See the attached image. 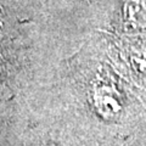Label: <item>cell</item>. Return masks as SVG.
<instances>
[{
    "instance_id": "3",
    "label": "cell",
    "mask_w": 146,
    "mask_h": 146,
    "mask_svg": "<svg viewBox=\"0 0 146 146\" xmlns=\"http://www.w3.org/2000/svg\"><path fill=\"white\" fill-rule=\"evenodd\" d=\"M130 62L136 72L146 76V44L131 49Z\"/></svg>"
},
{
    "instance_id": "2",
    "label": "cell",
    "mask_w": 146,
    "mask_h": 146,
    "mask_svg": "<svg viewBox=\"0 0 146 146\" xmlns=\"http://www.w3.org/2000/svg\"><path fill=\"white\" fill-rule=\"evenodd\" d=\"M123 13L131 28H146V6L141 0H127Z\"/></svg>"
},
{
    "instance_id": "4",
    "label": "cell",
    "mask_w": 146,
    "mask_h": 146,
    "mask_svg": "<svg viewBox=\"0 0 146 146\" xmlns=\"http://www.w3.org/2000/svg\"><path fill=\"white\" fill-rule=\"evenodd\" d=\"M36 146H58V145H56L55 143H51V141H44V143H40Z\"/></svg>"
},
{
    "instance_id": "1",
    "label": "cell",
    "mask_w": 146,
    "mask_h": 146,
    "mask_svg": "<svg viewBox=\"0 0 146 146\" xmlns=\"http://www.w3.org/2000/svg\"><path fill=\"white\" fill-rule=\"evenodd\" d=\"M91 101L98 115L106 121H113L123 110L122 96L112 83L100 80L91 91Z\"/></svg>"
}]
</instances>
